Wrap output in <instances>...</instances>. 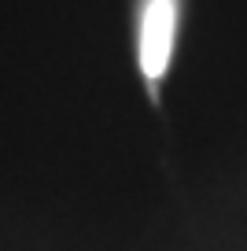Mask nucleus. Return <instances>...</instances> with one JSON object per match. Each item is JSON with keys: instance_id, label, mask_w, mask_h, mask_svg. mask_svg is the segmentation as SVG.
I'll use <instances>...</instances> for the list:
<instances>
[{"instance_id": "f257e3e1", "label": "nucleus", "mask_w": 247, "mask_h": 251, "mask_svg": "<svg viewBox=\"0 0 247 251\" xmlns=\"http://www.w3.org/2000/svg\"><path fill=\"white\" fill-rule=\"evenodd\" d=\"M173 26H177V0H148L144 26H140V71L148 81H159L170 67Z\"/></svg>"}]
</instances>
